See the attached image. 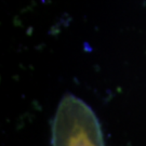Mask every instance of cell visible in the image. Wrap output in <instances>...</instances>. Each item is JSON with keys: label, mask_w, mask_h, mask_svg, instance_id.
I'll list each match as a JSON object with an SVG mask.
<instances>
[{"label": "cell", "mask_w": 146, "mask_h": 146, "mask_svg": "<svg viewBox=\"0 0 146 146\" xmlns=\"http://www.w3.org/2000/svg\"><path fill=\"white\" fill-rule=\"evenodd\" d=\"M52 146H104L98 118L78 98L67 95L58 105L53 121Z\"/></svg>", "instance_id": "6da1fadb"}]
</instances>
